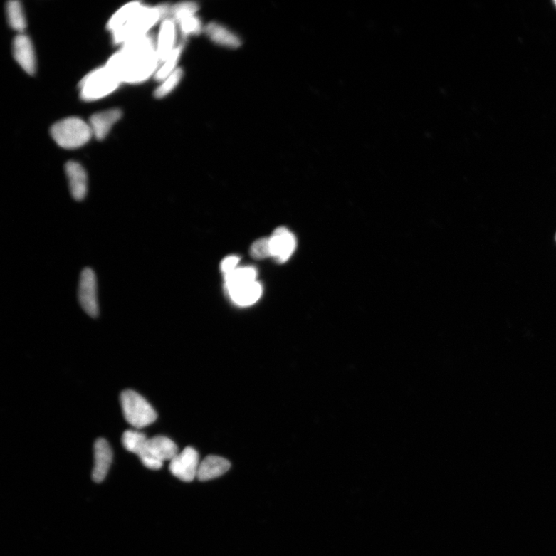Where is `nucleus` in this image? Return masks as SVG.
I'll return each instance as SVG.
<instances>
[{"mask_svg":"<svg viewBox=\"0 0 556 556\" xmlns=\"http://www.w3.org/2000/svg\"><path fill=\"white\" fill-rule=\"evenodd\" d=\"M65 172L73 198L81 201L88 192V176L85 169L80 163L70 161L66 164Z\"/></svg>","mask_w":556,"mask_h":556,"instance_id":"obj_11","label":"nucleus"},{"mask_svg":"<svg viewBox=\"0 0 556 556\" xmlns=\"http://www.w3.org/2000/svg\"><path fill=\"white\" fill-rule=\"evenodd\" d=\"M179 453L177 444L167 436H157L148 439L137 455L144 466L151 470H159L163 463L172 461Z\"/></svg>","mask_w":556,"mask_h":556,"instance_id":"obj_6","label":"nucleus"},{"mask_svg":"<svg viewBox=\"0 0 556 556\" xmlns=\"http://www.w3.org/2000/svg\"><path fill=\"white\" fill-rule=\"evenodd\" d=\"M52 138L63 149L83 147L93 136L89 124L78 117H68L54 124L51 130Z\"/></svg>","mask_w":556,"mask_h":556,"instance_id":"obj_3","label":"nucleus"},{"mask_svg":"<svg viewBox=\"0 0 556 556\" xmlns=\"http://www.w3.org/2000/svg\"><path fill=\"white\" fill-rule=\"evenodd\" d=\"M269 241L271 257L278 263H285L296 249L295 236L285 227L277 228Z\"/></svg>","mask_w":556,"mask_h":556,"instance_id":"obj_9","label":"nucleus"},{"mask_svg":"<svg viewBox=\"0 0 556 556\" xmlns=\"http://www.w3.org/2000/svg\"><path fill=\"white\" fill-rule=\"evenodd\" d=\"M251 256L256 260H262L271 257L269 238H261L255 241L250 250Z\"/></svg>","mask_w":556,"mask_h":556,"instance_id":"obj_26","label":"nucleus"},{"mask_svg":"<svg viewBox=\"0 0 556 556\" xmlns=\"http://www.w3.org/2000/svg\"><path fill=\"white\" fill-rule=\"evenodd\" d=\"M555 5H556V1H555Z\"/></svg>","mask_w":556,"mask_h":556,"instance_id":"obj_28","label":"nucleus"},{"mask_svg":"<svg viewBox=\"0 0 556 556\" xmlns=\"http://www.w3.org/2000/svg\"><path fill=\"white\" fill-rule=\"evenodd\" d=\"M97 278L93 270L85 268L81 273L78 288L80 304L90 317L98 315Z\"/></svg>","mask_w":556,"mask_h":556,"instance_id":"obj_8","label":"nucleus"},{"mask_svg":"<svg viewBox=\"0 0 556 556\" xmlns=\"http://www.w3.org/2000/svg\"><path fill=\"white\" fill-rule=\"evenodd\" d=\"M141 5L140 2H132L121 7L109 20L107 28L112 33L120 29Z\"/></svg>","mask_w":556,"mask_h":556,"instance_id":"obj_19","label":"nucleus"},{"mask_svg":"<svg viewBox=\"0 0 556 556\" xmlns=\"http://www.w3.org/2000/svg\"><path fill=\"white\" fill-rule=\"evenodd\" d=\"M7 16L12 28L22 32L26 28V23L23 8L19 1H10L7 4Z\"/></svg>","mask_w":556,"mask_h":556,"instance_id":"obj_20","label":"nucleus"},{"mask_svg":"<svg viewBox=\"0 0 556 556\" xmlns=\"http://www.w3.org/2000/svg\"><path fill=\"white\" fill-rule=\"evenodd\" d=\"M182 34L185 36L198 35L204 31L201 21L196 16H189L178 22Z\"/></svg>","mask_w":556,"mask_h":556,"instance_id":"obj_25","label":"nucleus"},{"mask_svg":"<svg viewBox=\"0 0 556 556\" xmlns=\"http://www.w3.org/2000/svg\"><path fill=\"white\" fill-rule=\"evenodd\" d=\"M240 258L234 256V255L224 258L221 264V268L224 273V276L236 270Z\"/></svg>","mask_w":556,"mask_h":556,"instance_id":"obj_27","label":"nucleus"},{"mask_svg":"<svg viewBox=\"0 0 556 556\" xmlns=\"http://www.w3.org/2000/svg\"><path fill=\"white\" fill-rule=\"evenodd\" d=\"M95 466L93 478L100 483L105 480L112 462V451L110 445L103 439H98L94 446Z\"/></svg>","mask_w":556,"mask_h":556,"instance_id":"obj_12","label":"nucleus"},{"mask_svg":"<svg viewBox=\"0 0 556 556\" xmlns=\"http://www.w3.org/2000/svg\"><path fill=\"white\" fill-rule=\"evenodd\" d=\"M122 115L120 109L112 108L91 116L89 125L95 138L98 140L105 139Z\"/></svg>","mask_w":556,"mask_h":556,"instance_id":"obj_14","label":"nucleus"},{"mask_svg":"<svg viewBox=\"0 0 556 556\" xmlns=\"http://www.w3.org/2000/svg\"><path fill=\"white\" fill-rule=\"evenodd\" d=\"M199 463V453L194 449L188 446L170 461L169 470L179 480L191 482L197 478Z\"/></svg>","mask_w":556,"mask_h":556,"instance_id":"obj_7","label":"nucleus"},{"mask_svg":"<svg viewBox=\"0 0 556 556\" xmlns=\"http://www.w3.org/2000/svg\"><path fill=\"white\" fill-rule=\"evenodd\" d=\"M120 84V80L106 66L100 68L80 81V96L85 101H95L113 93Z\"/></svg>","mask_w":556,"mask_h":556,"instance_id":"obj_4","label":"nucleus"},{"mask_svg":"<svg viewBox=\"0 0 556 556\" xmlns=\"http://www.w3.org/2000/svg\"><path fill=\"white\" fill-rule=\"evenodd\" d=\"M182 76H184V71L181 68H177L171 75L162 81L161 85L154 91V96L157 98L167 96L179 84Z\"/></svg>","mask_w":556,"mask_h":556,"instance_id":"obj_23","label":"nucleus"},{"mask_svg":"<svg viewBox=\"0 0 556 556\" xmlns=\"http://www.w3.org/2000/svg\"><path fill=\"white\" fill-rule=\"evenodd\" d=\"M182 50H184V45L180 44L177 46L175 50L170 54V56L162 63V65L156 73V79L157 80L163 81L177 69V65Z\"/></svg>","mask_w":556,"mask_h":556,"instance_id":"obj_21","label":"nucleus"},{"mask_svg":"<svg viewBox=\"0 0 556 556\" xmlns=\"http://www.w3.org/2000/svg\"><path fill=\"white\" fill-rule=\"evenodd\" d=\"M257 270L253 267L236 268L225 276L226 290H230L256 281Z\"/></svg>","mask_w":556,"mask_h":556,"instance_id":"obj_18","label":"nucleus"},{"mask_svg":"<svg viewBox=\"0 0 556 556\" xmlns=\"http://www.w3.org/2000/svg\"><path fill=\"white\" fill-rule=\"evenodd\" d=\"M231 468V463L219 456H207L199 463L197 478L199 481H209L224 475Z\"/></svg>","mask_w":556,"mask_h":556,"instance_id":"obj_15","label":"nucleus"},{"mask_svg":"<svg viewBox=\"0 0 556 556\" xmlns=\"http://www.w3.org/2000/svg\"><path fill=\"white\" fill-rule=\"evenodd\" d=\"M198 11L199 6L196 3L184 2L173 6L169 10V14L172 19L178 23L185 18L196 16Z\"/></svg>","mask_w":556,"mask_h":556,"instance_id":"obj_24","label":"nucleus"},{"mask_svg":"<svg viewBox=\"0 0 556 556\" xmlns=\"http://www.w3.org/2000/svg\"><path fill=\"white\" fill-rule=\"evenodd\" d=\"M159 63L157 41L148 34L122 45L105 66L121 83L135 84L156 75Z\"/></svg>","mask_w":556,"mask_h":556,"instance_id":"obj_1","label":"nucleus"},{"mask_svg":"<svg viewBox=\"0 0 556 556\" xmlns=\"http://www.w3.org/2000/svg\"><path fill=\"white\" fill-rule=\"evenodd\" d=\"M176 38V22L172 18H166L161 24L157 41V51L160 63L165 61L177 48Z\"/></svg>","mask_w":556,"mask_h":556,"instance_id":"obj_13","label":"nucleus"},{"mask_svg":"<svg viewBox=\"0 0 556 556\" xmlns=\"http://www.w3.org/2000/svg\"><path fill=\"white\" fill-rule=\"evenodd\" d=\"M14 58L21 67L30 75L36 72V58L33 43L25 34L16 36L14 41Z\"/></svg>","mask_w":556,"mask_h":556,"instance_id":"obj_10","label":"nucleus"},{"mask_svg":"<svg viewBox=\"0 0 556 556\" xmlns=\"http://www.w3.org/2000/svg\"><path fill=\"white\" fill-rule=\"evenodd\" d=\"M208 38L216 44L231 49L239 48L242 45L241 39L225 26L216 22L208 23L204 27Z\"/></svg>","mask_w":556,"mask_h":556,"instance_id":"obj_16","label":"nucleus"},{"mask_svg":"<svg viewBox=\"0 0 556 556\" xmlns=\"http://www.w3.org/2000/svg\"><path fill=\"white\" fill-rule=\"evenodd\" d=\"M555 240H556V236H555Z\"/></svg>","mask_w":556,"mask_h":556,"instance_id":"obj_29","label":"nucleus"},{"mask_svg":"<svg viewBox=\"0 0 556 556\" xmlns=\"http://www.w3.org/2000/svg\"><path fill=\"white\" fill-rule=\"evenodd\" d=\"M169 10L167 6L151 7L141 5L130 19L112 32L114 42L124 45L148 35V32Z\"/></svg>","mask_w":556,"mask_h":556,"instance_id":"obj_2","label":"nucleus"},{"mask_svg":"<svg viewBox=\"0 0 556 556\" xmlns=\"http://www.w3.org/2000/svg\"><path fill=\"white\" fill-rule=\"evenodd\" d=\"M148 437L144 434L137 431H127L122 436V444L124 448L131 453L138 454Z\"/></svg>","mask_w":556,"mask_h":556,"instance_id":"obj_22","label":"nucleus"},{"mask_svg":"<svg viewBox=\"0 0 556 556\" xmlns=\"http://www.w3.org/2000/svg\"><path fill=\"white\" fill-rule=\"evenodd\" d=\"M233 302L240 306H249L257 303L262 294L258 282L227 290Z\"/></svg>","mask_w":556,"mask_h":556,"instance_id":"obj_17","label":"nucleus"},{"mask_svg":"<svg viewBox=\"0 0 556 556\" xmlns=\"http://www.w3.org/2000/svg\"><path fill=\"white\" fill-rule=\"evenodd\" d=\"M125 420L135 428L147 426L157 421V414L153 407L137 392L127 389L120 397Z\"/></svg>","mask_w":556,"mask_h":556,"instance_id":"obj_5","label":"nucleus"}]
</instances>
